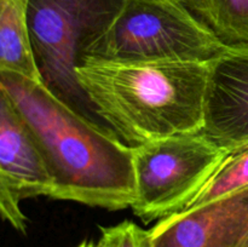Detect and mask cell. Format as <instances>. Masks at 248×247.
I'll use <instances>...</instances> for the list:
<instances>
[{"label": "cell", "mask_w": 248, "mask_h": 247, "mask_svg": "<svg viewBox=\"0 0 248 247\" xmlns=\"http://www.w3.org/2000/svg\"><path fill=\"white\" fill-rule=\"evenodd\" d=\"M202 133L229 153L248 144V46L208 63Z\"/></svg>", "instance_id": "obj_6"}, {"label": "cell", "mask_w": 248, "mask_h": 247, "mask_svg": "<svg viewBox=\"0 0 248 247\" xmlns=\"http://www.w3.org/2000/svg\"><path fill=\"white\" fill-rule=\"evenodd\" d=\"M29 0H0V72L43 82L28 24Z\"/></svg>", "instance_id": "obj_9"}, {"label": "cell", "mask_w": 248, "mask_h": 247, "mask_svg": "<svg viewBox=\"0 0 248 247\" xmlns=\"http://www.w3.org/2000/svg\"><path fill=\"white\" fill-rule=\"evenodd\" d=\"M225 46H248V0H179Z\"/></svg>", "instance_id": "obj_10"}, {"label": "cell", "mask_w": 248, "mask_h": 247, "mask_svg": "<svg viewBox=\"0 0 248 247\" xmlns=\"http://www.w3.org/2000/svg\"><path fill=\"white\" fill-rule=\"evenodd\" d=\"M4 92L33 132L53 177L50 199L119 211L135 201L132 147L44 82L0 72Z\"/></svg>", "instance_id": "obj_1"}, {"label": "cell", "mask_w": 248, "mask_h": 247, "mask_svg": "<svg viewBox=\"0 0 248 247\" xmlns=\"http://www.w3.org/2000/svg\"><path fill=\"white\" fill-rule=\"evenodd\" d=\"M227 47L179 0H126L82 63H210Z\"/></svg>", "instance_id": "obj_3"}, {"label": "cell", "mask_w": 248, "mask_h": 247, "mask_svg": "<svg viewBox=\"0 0 248 247\" xmlns=\"http://www.w3.org/2000/svg\"><path fill=\"white\" fill-rule=\"evenodd\" d=\"M78 247H96V244L91 241H84L79 245Z\"/></svg>", "instance_id": "obj_13"}, {"label": "cell", "mask_w": 248, "mask_h": 247, "mask_svg": "<svg viewBox=\"0 0 248 247\" xmlns=\"http://www.w3.org/2000/svg\"><path fill=\"white\" fill-rule=\"evenodd\" d=\"M132 152L136 196L131 208L144 223L183 211L229 154L202 131L133 145Z\"/></svg>", "instance_id": "obj_5"}, {"label": "cell", "mask_w": 248, "mask_h": 247, "mask_svg": "<svg viewBox=\"0 0 248 247\" xmlns=\"http://www.w3.org/2000/svg\"><path fill=\"white\" fill-rule=\"evenodd\" d=\"M96 247H153L150 230L130 220L111 227H101V237Z\"/></svg>", "instance_id": "obj_12"}, {"label": "cell", "mask_w": 248, "mask_h": 247, "mask_svg": "<svg viewBox=\"0 0 248 247\" xmlns=\"http://www.w3.org/2000/svg\"><path fill=\"white\" fill-rule=\"evenodd\" d=\"M235 247H248V235L246 237H245L244 240H242L241 242H240L239 245H236Z\"/></svg>", "instance_id": "obj_14"}, {"label": "cell", "mask_w": 248, "mask_h": 247, "mask_svg": "<svg viewBox=\"0 0 248 247\" xmlns=\"http://www.w3.org/2000/svg\"><path fill=\"white\" fill-rule=\"evenodd\" d=\"M153 247H235L248 235V186L162 218Z\"/></svg>", "instance_id": "obj_7"}, {"label": "cell", "mask_w": 248, "mask_h": 247, "mask_svg": "<svg viewBox=\"0 0 248 247\" xmlns=\"http://www.w3.org/2000/svg\"><path fill=\"white\" fill-rule=\"evenodd\" d=\"M125 1L29 0L28 2L29 31L43 82L56 96L96 124L98 116L78 82L77 68L84 62L87 48L115 21Z\"/></svg>", "instance_id": "obj_4"}, {"label": "cell", "mask_w": 248, "mask_h": 247, "mask_svg": "<svg viewBox=\"0 0 248 247\" xmlns=\"http://www.w3.org/2000/svg\"><path fill=\"white\" fill-rule=\"evenodd\" d=\"M53 177L41 148L9 97L0 91V191L19 200L50 198Z\"/></svg>", "instance_id": "obj_8"}, {"label": "cell", "mask_w": 248, "mask_h": 247, "mask_svg": "<svg viewBox=\"0 0 248 247\" xmlns=\"http://www.w3.org/2000/svg\"><path fill=\"white\" fill-rule=\"evenodd\" d=\"M77 79L94 114L132 147L202 131L208 63L85 62Z\"/></svg>", "instance_id": "obj_2"}, {"label": "cell", "mask_w": 248, "mask_h": 247, "mask_svg": "<svg viewBox=\"0 0 248 247\" xmlns=\"http://www.w3.org/2000/svg\"><path fill=\"white\" fill-rule=\"evenodd\" d=\"M246 186H248V144L228 154L212 178L184 210L198 207Z\"/></svg>", "instance_id": "obj_11"}]
</instances>
